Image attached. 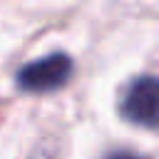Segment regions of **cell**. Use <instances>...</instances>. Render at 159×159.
Returning a JSON list of instances; mask_svg holds the SVG:
<instances>
[{
  "label": "cell",
  "mask_w": 159,
  "mask_h": 159,
  "mask_svg": "<svg viewBox=\"0 0 159 159\" xmlns=\"http://www.w3.org/2000/svg\"><path fill=\"white\" fill-rule=\"evenodd\" d=\"M119 117L142 129H159V77H134L119 97Z\"/></svg>",
  "instance_id": "obj_1"
},
{
  "label": "cell",
  "mask_w": 159,
  "mask_h": 159,
  "mask_svg": "<svg viewBox=\"0 0 159 159\" xmlns=\"http://www.w3.org/2000/svg\"><path fill=\"white\" fill-rule=\"evenodd\" d=\"M75 72V62L67 52H50L40 60L22 65L15 75V84L30 94H47L70 82Z\"/></svg>",
  "instance_id": "obj_2"
}]
</instances>
